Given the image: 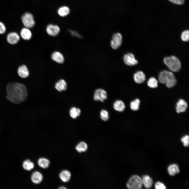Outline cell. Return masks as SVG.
<instances>
[{"instance_id": "6da1fadb", "label": "cell", "mask_w": 189, "mask_h": 189, "mask_svg": "<svg viewBox=\"0 0 189 189\" xmlns=\"http://www.w3.org/2000/svg\"><path fill=\"white\" fill-rule=\"evenodd\" d=\"M6 98L11 102L18 104L25 101L27 97V88L23 84L18 82L11 83L7 86Z\"/></svg>"}, {"instance_id": "7a4b0ae2", "label": "cell", "mask_w": 189, "mask_h": 189, "mask_svg": "<svg viewBox=\"0 0 189 189\" xmlns=\"http://www.w3.org/2000/svg\"><path fill=\"white\" fill-rule=\"evenodd\" d=\"M158 79L161 83L165 84L168 88L174 87L176 83V79L173 73L166 70L160 72Z\"/></svg>"}, {"instance_id": "3957f363", "label": "cell", "mask_w": 189, "mask_h": 189, "mask_svg": "<svg viewBox=\"0 0 189 189\" xmlns=\"http://www.w3.org/2000/svg\"><path fill=\"white\" fill-rule=\"evenodd\" d=\"M164 62L169 69L172 71L177 72L181 69V62L175 56H171L164 57Z\"/></svg>"}, {"instance_id": "277c9868", "label": "cell", "mask_w": 189, "mask_h": 189, "mask_svg": "<svg viewBox=\"0 0 189 189\" xmlns=\"http://www.w3.org/2000/svg\"><path fill=\"white\" fill-rule=\"evenodd\" d=\"M143 184L141 178L138 175H134L131 176L127 183V187L130 189H139L141 188Z\"/></svg>"}, {"instance_id": "5b68a950", "label": "cell", "mask_w": 189, "mask_h": 189, "mask_svg": "<svg viewBox=\"0 0 189 189\" xmlns=\"http://www.w3.org/2000/svg\"><path fill=\"white\" fill-rule=\"evenodd\" d=\"M22 22L25 27L28 28L33 27L35 22L33 15L30 13H25L22 16Z\"/></svg>"}, {"instance_id": "8992f818", "label": "cell", "mask_w": 189, "mask_h": 189, "mask_svg": "<svg viewBox=\"0 0 189 189\" xmlns=\"http://www.w3.org/2000/svg\"><path fill=\"white\" fill-rule=\"evenodd\" d=\"M122 42V36L119 33L114 34L111 42V45L114 49L118 48L121 46Z\"/></svg>"}, {"instance_id": "52a82bcc", "label": "cell", "mask_w": 189, "mask_h": 189, "mask_svg": "<svg viewBox=\"0 0 189 189\" xmlns=\"http://www.w3.org/2000/svg\"><path fill=\"white\" fill-rule=\"evenodd\" d=\"M123 60L126 65L129 66L136 65L138 63L134 54L130 53H128L124 55Z\"/></svg>"}, {"instance_id": "ba28073f", "label": "cell", "mask_w": 189, "mask_h": 189, "mask_svg": "<svg viewBox=\"0 0 189 189\" xmlns=\"http://www.w3.org/2000/svg\"><path fill=\"white\" fill-rule=\"evenodd\" d=\"M107 97L106 91L102 89L96 90L94 93L93 98L96 101H99L103 102Z\"/></svg>"}, {"instance_id": "9c48e42d", "label": "cell", "mask_w": 189, "mask_h": 189, "mask_svg": "<svg viewBox=\"0 0 189 189\" xmlns=\"http://www.w3.org/2000/svg\"><path fill=\"white\" fill-rule=\"evenodd\" d=\"M7 40L9 44L15 45L19 41L20 37L18 34L16 32H12L8 33L7 35Z\"/></svg>"}, {"instance_id": "30bf717a", "label": "cell", "mask_w": 189, "mask_h": 189, "mask_svg": "<svg viewBox=\"0 0 189 189\" xmlns=\"http://www.w3.org/2000/svg\"><path fill=\"white\" fill-rule=\"evenodd\" d=\"M46 31L50 35L55 36L57 35L60 31L59 27L56 25L52 24L49 25L47 27Z\"/></svg>"}, {"instance_id": "8fae6325", "label": "cell", "mask_w": 189, "mask_h": 189, "mask_svg": "<svg viewBox=\"0 0 189 189\" xmlns=\"http://www.w3.org/2000/svg\"><path fill=\"white\" fill-rule=\"evenodd\" d=\"M18 75L23 78L27 77L29 75V72L27 66L25 65H22L19 66L17 70Z\"/></svg>"}, {"instance_id": "7c38bea8", "label": "cell", "mask_w": 189, "mask_h": 189, "mask_svg": "<svg viewBox=\"0 0 189 189\" xmlns=\"http://www.w3.org/2000/svg\"><path fill=\"white\" fill-rule=\"evenodd\" d=\"M43 179V176L40 172L36 171L34 172L31 177L32 182L35 184L41 183Z\"/></svg>"}, {"instance_id": "4fadbf2b", "label": "cell", "mask_w": 189, "mask_h": 189, "mask_svg": "<svg viewBox=\"0 0 189 189\" xmlns=\"http://www.w3.org/2000/svg\"><path fill=\"white\" fill-rule=\"evenodd\" d=\"M187 107V102L183 99H180L176 103V109L177 113L185 112Z\"/></svg>"}, {"instance_id": "5bb4252c", "label": "cell", "mask_w": 189, "mask_h": 189, "mask_svg": "<svg viewBox=\"0 0 189 189\" xmlns=\"http://www.w3.org/2000/svg\"><path fill=\"white\" fill-rule=\"evenodd\" d=\"M59 177L62 182L65 183L69 181L71 179V174L69 170H64L59 173Z\"/></svg>"}, {"instance_id": "9a60e30c", "label": "cell", "mask_w": 189, "mask_h": 189, "mask_svg": "<svg viewBox=\"0 0 189 189\" xmlns=\"http://www.w3.org/2000/svg\"><path fill=\"white\" fill-rule=\"evenodd\" d=\"M134 78L137 83L140 84L144 82L145 80V76L142 71H138L134 75Z\"/></svg>"}, {"instance_id": "2e32d148", "label": "cell", "mask_w": 189, "mask_h": 189, "mask_svg": "<svg viewBox=\"0 0 189 189\" xmlns=\"http://www.w3.org/2000/svg\"><path fill=\"white\" fill-rule=\"evenodd\" d=\"M143 185L146 188H151L153 183L152 179L150 176L147 175H144L141 178Z\"/></svg>"}, {"instance_id": "e0dca14e", "label": "cell", "mask_w": 189, "mask_h": 189, "mask_svg": "<svg viewBox=\"0 0 189 189\" xmlns=\"http://www.w3.org/2000/svg\"><path fill=\"white\" fill-rule=\"evenodd\" d=\"M20 36L21 38L25 40H29L32 37V34L29 28H24L21 30Z\"/></svg>"}, {"instance_id": "ac0fdd59", "label": "cell", "mask_w": 189, "mask_h": 189, "mask_svg": "<svg viewBox=\"0 0 189 189\" xmlns=\"http://www.w3.org/2000/svg\"><path fill=\"white\" fill-rule=\"evenodd\" d=\"M51 57L53 61L58 63H62L64 61V59L63 55L58 51L53 52L51 55Z\"/></svg>"}, {"instance_id": "d6986e66", "label": "cell", "mask_w": 189, "mask_h": 189, "mask_svg": "<svg viewBox=\"0 0 189 189\" xmlns=\"http://www.w3.org/2000/svg\"><path fill=\"white\" fill-rule=\"evenodd\" d=\"M167 171L169 174L172 176L175 175L180 171L178 166L175 164L169 165L168 167Z\"/></svg>"}, {"instance_id": "ffe728a7", "label": "cell", "mask_w": 189, "mask_h": 189, "mask_svg": "<svg viewBox=\"0 0 189 189\" xmlns=\"http://www.w3.org/2000/svg\"><path fill=\"white\" fill-rule=\"evenodd\" d=\"M38 163L40 167L44 169H46L49 166L50 162L48 159L46 158H41L38 159Z\"/></svg>"}, {"instance_id": "44dd1931", "label": "cell", "mask_w": 189, "mask_h": 189, "mask_svg": "<svg viewBox=\"0 0 189 189\" xmlns=\"http://www.w3.org/2000/svg\"><path fill=\"white\" fill-rule=\"evenodd\" d=\"M55 87L57 90L60 92L65 90L67 88L66 83L64 80H60L56 83Z\"/></svg>"}, {"instance_id": "7402d4cb", "label": "cell", "mask_w": 189, "mask_h": 189, "mask_svg": "<svg viewBox=\"0 0 189 189\" xmlns=\"http://www.w3.org/2000/svg\"><path fill=\"white\" fill-rule=\"evenodd\" d=\"M113 106L114 109L119 112L124 111L125 108L124 103L120 100L116 101L114 103Z\"/></svg>"}, {"instance_id": "603a6c76", "label": "cell", "mask_w": 189, "mask_h": 189, "mask_svg": "<svg viewBox=\"0 0 189 189\" xmlns=\"http://www.w3.org/2000/svg\"><path fill=\"white\" fill-rule=\"evenodd\" d=\"M76 150L79 153L86 151L88 149V146L87 144L84 141H81L78 143L76 146Z\"/></svg>"}, {"instance_id": "cb8c5ba5", "label": "cell", "mask_w": 189, "mask_h": 189, "mask_svg": "<svg viewBox=\"0 0 189 189\" xmlns=\"http://www.w3.org/2000/svg\"><path fill=\"white\" fill-rule=\"evenodd\" d=\"M69 8L67 7L64 6L59 8L58 10L59 15L62 17H65L68 15L70 13Z\"/></svg>"}, {"instance_id": "d4e9b609", "label": "cell", "mask_w": 189, "mask_h": 189, "mask_svg": "<svg viewBox=\"0 0 189 189\" xmlns=\"http://www.w3.org/2000/svg\"><path fill=\"white\" fill-rule=\"evenodd\" d=\"M34 164L29 160H27L24 162L23 163V168L26 170L30 171L34 167Z\"/></svg>"}, {"instance_id": "484cf974", "label": "cell", "mask_w": 189, "mask_h": 189, "mask_svg": "<svg viewBox=\"0 0 189 189\" xmlns=\"http://www.w3.org/2000/svg\"><path fill=\"white\" fill-rule=\"evenodd\" d=\"M80 109L75 107H72L70 110V113L71 117L73 119H75L79 116L81 113Z\"/></svg>"}, {"instance_id": "4316f807", "label": "cell", "mask_w": 189, "mask_h": 189, "mask_svg": "<svg viewBox=\"0 0 189 189\" xmlns=\"http://www.w3.org/2000/svg\"><path fill=\"white\" fill-rule=\"evenodd\" d=\"M158 81L154 77L150 78L147 82L148 85L149 87L153 88L157 87L158 86Z\"/></svg>"}, {"instance_id": "83f0119b", "label": "cell", "mask_w": 189, "mask_h": 189, "mask_svg": "<svg viewBox=\"0 0 189 189\" xmlns=\"http://www.w3.org/2000/svg\"><path fill=\"white\" fill-rule=\"evenodd\" d=\"M140 102L139 99H136L131 102L130 107L131 109L134 111L138 110L139 108Z\"/></svg>"}, {"instance_id": "f1b7e54d", "label": "cell", "mask_w": 189, "mask_h": 189, "mask_svg": "<svg viewBox=\"0 0 189 189\" xmlns=\"http://www.w3.org/2000/svg\"><path fill=\"white\" fill-rule=\"evenodd\" d=\"M101 119L104 121L107 120L109 118V114L107 111L105 110H102L100 113Z\"/></svg>"}, {"instance_id": "f546056e", "label": "cell", "mask_w": 189, "mask_h": 189, "mask_svg": "<svg viewBox=\"0 0 189 189\" xmlns=\"http://www.w3.org/2000/svg\"><path fill=\"white\" fill-rule=\"evenodd\" d=\"M181 38L182 40L184 41H188L189 39V31L188 30H186L183 32L181 34Z\"/></svg>"}, {"instance_id": "4dcf8cb0", "label": "cell", "mask_w": 189, "mask_h": 189, "mask_svg": "<svg viewBox=\"0 0 189 189\" xmlns=\"http://www.w3.org/2000/svg\"><path fill=\"white\" fill-rule=\"evenodd\" d=\"M181 141L183 143L185 147H188L189 143V136L188 135H185L181 139Z\"/></svg>"}, {"instance_id": "1f68e13d", "label": "cell", "mask_w": 189, "mask_h": 189, "mask_svg": "<svg viewBox=\"0 0 189 189\" xmlns=\"http://www.w3.org/2000/svg\"><path fill=\"white\" fill-rule=\"evenodd\" d=\"M155 188L156 189H165L166 187L162 182L159 181L156 182L155 185Z\"/></svg>"}, {"instance_id": "d6a6232c", "label": "cell", "mask_w": 189, "mask_h": 189, "mask_svg": "<svg viewBox=\"0 0 189 189\" xmlns=\"http://www.w3.org/2000/svg\"><path fill=\"white\" fill-rule=\"evenodd\" d=\"M6 31V28L4 24L0 22V34L4 33Z\"/></svg>"}, {"instance_id": "836d02e7", "label": "cell", "mask_w": 189, "mask_h": 189, "mask_svg": "<svg viewBox=\"0 0 189 189\" xmlns=\"http://www.w3.org/2000/svg\"><path fill=\"white\" fill-rule=\"evenodd\" d=\"M171 2L179 5L183 4L184 3L185 0H169Z\"/></svg>"}, {"instance_id": "e575fe53", "label": "cell", "mask_w": 189, "mask_h": 189, "mask_svg": "<svg viewBox=\"0 0 189 189\" xmlns=\"http://www.w3.org/2000/svg\"><path fill=\"white\" fill-rule=\"evenodd\" d=\"M71 32L72 35L76 36L78 38H82V36L76 32L71 31Z\"/></svg>"}, {"instance_id": "d590c367", "label": "cell", "mask_w": 189, "mask_h": 189, "mask_svg": "<svg viewBox=\"0 0 189 189\" xmlns=\"http://www.w3.org/2000/svg\"><path fill=\"white\" fill-rule=\"evenodd\" d=\"M59 189H67V188H66L64 186H61L59 188Z\"/></svg>"}]
</instances>
